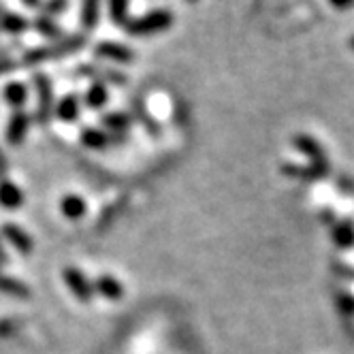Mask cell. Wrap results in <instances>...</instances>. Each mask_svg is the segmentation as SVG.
<instances>
[{
	"instance_id": "ac0fdd59",
	"label": "cell",
	"mask_w": 354,
	"mask_h": 354,
	"mask_svg": "<svg viewBox=\"0 0 354 354\" xmlns=\"http://www.w3.org/2000/svg\"><path fill=\"white\" fill-rule=\"evenodd\" d=\"M84 143H86L88 147L100 149V147L109 145V137H107L105 133H98V131L88 129V131H84Z\"/></svg>"
},
{
	"instance_id": "8992f818",
	"label": "cell",
	"mask_w": 354,
	"mask_h": 354,
	"mask_svg": "<svg viewBox=\"0 0 354 354\" xmlns=\"http://www.w3.org/2000/svg\"><path fill=\"white\" fill-rule=\"evenodd\" d=\"M35 82L39 84V92H41V109L37 113L39 122H47L49 113H52V90H49V82L45 75H37Z\"/></svg>"
},
{
	"instance_id": "3957f363",
	"label": "cell",
	"mask_w": 354,
	"mask_h": 354,
	"mask_svg": "<svg viewBox=\"0 0 354 354\" xmlns=\"http://www.w3.org/2000/svg\"><path fill=\"white\" fill-rule=\"evenodd\" d=\"M64 280L68 284V288L73 290V295L80 301H90L92 299V284L86 280V277L77 271V269H64Z\"/></svg>"
},
{
	"instance_id": "30bf717a",
	"label": "cell",
	"mask_w": 354,
	"mask_h": 354,
	"mask_svg": "<svg viewBox=\"0 0 354 354\" xmlns=\"http://www.w3.org/2000/svg\"><path fill=\"white\" fill-rule=\"evenodd\" d=\"M21 201H24V196H21L19 188H15V186L9 184V182H3V184H0V203H3L5 207L15 209V207L21 205Z\"/></svg>"
},
{
	"instance_id": "2e32d148",
	"label": "cell",
	"mask_w": 354,
	"mask_h": 354,
	"mask_svg": "<svg viewBox=\"0 0 354 354\" xmlns=\"http://www.w3.org/2000/svg\"><path fill=\"white\" fill-rule=\"evenodd\" d=\"M0 290H5V292H9V295H13V297H28L30 292H28V288L24 286L21 282H17V280H11V277H0Z\"/></svg>"
},
{
	"instance_id": "44dd1931",
	"label": "cell",
	"mask_w": 354,
	"mask_h": 354,
	"mask_svg": "<svg viewBox=\"0 0 354 354\" xmlns=\"http://www.w3.org/2000/svg\"><path fill=\"white\" fill-rule=\"evenodd\" d=\"M126 11H129V5L122 3V0H115V3H111V15L115 19V24H129V19H126Z\"/></svg>"
},
{
	"instance_id": "52a82bcc",
	"label": "cell",
	"mask_w": 354,
	"mask_h": 354,
	"mask_svg": "<svg viewBox=\"0 0 354 354\" xmlns=\"http://www.w3.org/2000/svg\"><path fill=\"white\" fill-rule=\"evenodd\" d=\"M3 235L19 250V252H24V254H28V252L32 250V241H30V237L24 233L21 229H17L15 224H3Z\"/></svg>"
},
{
	"instance_id": "d4e9b609",
	"label": "cell",
	"mask_w": 354,
	"mask_h": 354,
	"mask_svg": "<svg viewBox=\"0 0 354 354\" xmlns=\"http://www.w3.org/2000/svg\"><path fill=\"white\" fill-rule=\"evenodd\" d=\"M350 45H352V49H354V39H352V41H350Z\"/></svg>"
},
{
	"instance_id": "7402d4cb",
	"label": "cell",
	"mask_w": 354,
	"mask_h": 354,
	"mask_svg": "<svg viewBox=\"0 0 354 354\" xmlns=\"http://www.w3.org/2000/svg\"><path fill=\"white\" fill-rule=\"evenodd\" d=\"M335 239L339 245H350L352 243V226L350 224H344L335 231Z\"/></svg>"
},
{
	"instance_id": "603a6c76",
	"label": "cell",
	"mask_w": 354,
	"mask_h": 354,
	"mask_svg": "<svg viewBox=\"0 0 354 354\" xmlns=\"http://www.w3.org/2000/svg\"><path fill=\"white\" fill-rule=\"evenodd\" d=\"M64 7H66L64 3H56V5L52 3V5H47V7H45V11H49V13H58V11H62Z\"/></svg>"
},
{
	"instance_id": "7a4b0ae2",
	"label": "cell",
	"mask_w": 354,
	"mask_h": 354,
	"mask_svg": "<svg viewBox=\"0 0 354 354\" xmlns=\"http://www.w3.org/2000/svg\"><path fill=\"white\" fill-rule=\"evenodd\" d=\"M171 24H173V15L167 9H158V11L147 13L141 19L129 21V24H126V30H129L131 35H135V37H145V35L160 32V30L169 28Z\"/></svg>"
},
{
	"instance_id": "ba28073f",
	"label": "cell",
	"mask_w": 354,
	"mask_h": 354,
	"mask_svg": "<svg viewBox=\"0 0 354 354\" xmlns=\"http://www.w3.org/2000/svg\"><path fill=\"white\" fill-rule=\"evenodd\" d=\"M94 290L100 292L103 297H107V299H111V301L124 297V286L120 282H115L113 277H109V275L98 277V280L94 282Z\"/></svg>"
},
{
	"instance_id": "277c9868",
	"label": "cell",
	"mask_w": 354,
	"mask_h": 354,
	"mask_svg": "<svg viewBox=\"0 0 354 354\" xmlns=\"http://www.w3.org/2000/svg\"><path fill=\"white\" fill-rule=\"evenodd\" d=\"M96 56H103L115 62H133L135 54L131 47L120 45V43H98L96 45Z\"/></svg>"
},
{
	"instance_id": "8fae6325",
	"label": "cell",
	"mask_w": 354,
	"mask_h": 354,
	"mask_svg": "<svg viewBox=\"0 0 354 354\" xmlns=\"http://www.w3.org/2000/svg\"><path fill=\"white\" fill-rule=\"evenodd\" d=\"M62 214H64L66 218H71V220L82 218V216L86 214V203H84V198H82V196H75V194L64 196V198H62Z\"/></svg>"
},
{
	"instance_id": "7c38bea8",
	"label": "cell",
	"mask_w": 354,
	"mask_h": 354,
	"mask_svg": "<svg viewBox=\"0 0 354 354\" xmlns=\"http://www.w3.org/2000/svg\"><path fill=\"white\" fill-rule=\"evenodd\" d=\"M295 145L299 147V149H303L306 151L308 156H312L320 167H324V162H322V151H320V147H318V143L312 139V137H306V135H297L295 137Z\"/></svg>"
},
{
	"instance_id": "cb8c5ba5",
	"label": "cell",
	"mask_w": 354,
	"mask_h": 354,
	"mask_svg": "<svg viewBox=\"0 0 354 354\" xmlns=\"http://www.w3.org/2000/svg\"><path fill=\"white\" fill-rule=\"evenodd\" d=\"M0 261H7V259H5V252H3V250H0Z\"/></svg>"
},
{
	"instance_id": "5bb4252c",
	"label": "cell",
	"mask_w": 354,
	"mask_h": 354,
	"mask_svg": "<svg viewBox=\"0 0 354 354\" xmlns=\"http://www.w3.org/2000/svg\"><path fill=\"white\" fill-rule=\"evenodd\" d=\"M0 28L7 32H24L28 28V21L21 15H13V13H3L0 15Z\"/></svg>"
},
{
	"instance_id": "d6986e66",
	"label": "cell",
	"mask_w": 354,
	"mask_h": 354,
	"mask_svg": "<svg viewBox=\"0 0 354 354\" xmlns=\"http://www.w3.org/2000/svg\"><path fill=\"white\" fill-rule=\"evenodd\" d=\"M105 126H109V129L113 131H124V129H129V115H122V113H111V115H105Z\"/></svg>"
},
{
	"instance_id": "5b68a950",
	"label": "cell",
	"mask_w": 354,
	"mask_h": 354,
	"mask_svg": "<svg viewBox=\"0 0 354 354\" xmlns=\"http://www.w3.org/2000/svg\"><path fill=\"white\" fill-rule=\"evenodd\" d=\"M28 115L26 113H15L13 120L9 122V129H7V139L11 145H19L24 141V137H26V131H28Z\"/></svg>"
},
{
	"instance_id": "ffe728a7",
	"label": "cell",
	"mask_w": 354,
	"mask_h": 354,
	"mask_svg": "<svg viewBox=\"0 0 354 354\" xmlns=\"http://www.w3.org/2000/svg\"><path fill=\"white\" fill-rule=\"evenodd\" d=\"M96 17H98V3H88V5H84L82 21H84V26H86V28H94Z\"/></svg>"
},
{
	"instance_id": "4fadbf2b",
	"label": "cell",
	"mask_w": 354,
	"mask_h": 354,
	"mask_svg": "<svg viewBox=\"0 0 354 354\" xmlns=\"http://www.w3.org/2000/svg\"><path fill=\"white\" fill-rule=\"evenodd\" d=\"M107 88L103 84H94L88 92H86V105L92 107V109H98V107H103L107 103Z\"/></svg>"
},
{
	"instance_id": "6da1fadb",
	"label": "cell",
	"mask_w": 354,
	"mask_h": 354,
	"mask_svg": "<svg viewBox=\"0 0 354 354\" xmlns=\"http://www.w3.org/2000/svg\"><path fill=\"white\" fill-rule=\"evenodd\" d=\"M84 37H68V39H62L58 45L54 47H39V49H30V52L24 56L21 64H37V62H43V60H49V58H60V56H66V54H73L75 49H80L84 45Z\"/></svg>"
},
{
	"instance_id": "9c48e42d",
	"label": "cell",
	"mask_w": 354,
	"mask_h": 354,
	"mask_svg": "<svg viewBox=\"0 0 354 354\" xmlns=\"http://www.w3.org/2000/svg\"><path fill=\"white\" fill-rule=\"evenodd\" d=\"M56 113H58V118L62 122H75V120H77V115H80V98L75 96V94L66 96L62 103L58 105Z\"/></svg>"
},
{
	"instance_id": "9a60e30c",
	"label": "cell",
	"mask_w": 354,
	"mask_h": 354,
	"mask_svg": "<svg viewBox=\"0 0 354 354\" xmlns=\"http://www.w3.org/2000/svg\"><path fill=\"white\" fill-rule=\"evenodd\" d=\"M5 98L9 100V103H11L13 107H21L24 103H26V98H28L26 86H24V84H17V82L9 84V86L5 88Z\"/></svg>"
},
{
	"instance_id": "e0dca14e",
	"label": "cell",
	"mask_w": 354,
	"mask_h": 354,
	"mask_svg": "<svg viewBox=\"0 0 354 354\" xmlns=\"http://www.w3.org/2000/svg\"><path fill=\"white\" fill-rule=\"evenodd\" d=\"M35 28L43 35V37H47V39H60V28L56 26L54 21H49V17H39L37 21H35Z\"/></svg>"
}]
</instances>
